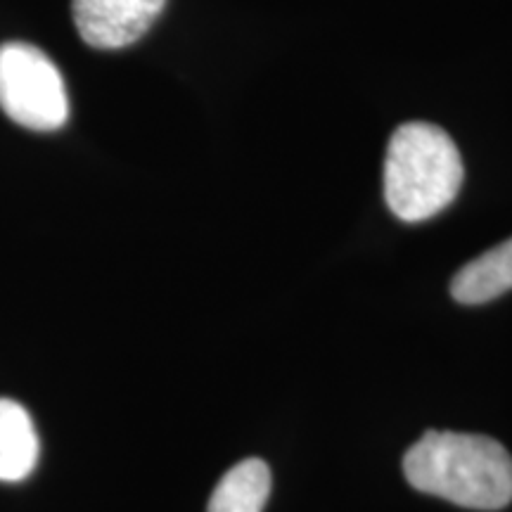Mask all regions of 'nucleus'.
I'll list each match as a JSON object with an SVG mask.
<instances>
[{"mask_svg":"<svg viewBox=\"0 0 512 512\" xmlns=\"http://www.w3.org/2000/svg\"><path fill=\"white\" fill-rule=\"evenodd\" d=\"M413 489L472 510H501L512 501V456L484 434L425 432L403 456Z\"/></svg>","mask_w":512,"mask_h":512,"instance_id":"nucleus-1","label":"nucleus"},{"mask_svg":"<svg viewBox=\"0 0 512 512\" xmlns=\"http://www.w3.org/2000/svg\"><path fill=\"white\" fill-rule=\"evenodd\" d=\"M463 178V159L444 128L411 121L389 138L384 200L401 221L420 223L441 214L458 197Z\"/></svg>","mask_w":512,"mask_h":512,"instance_id":"nucleus-2","label":"nucleus"},{"mask_svg":"<svg viewBox=\"0 0 512 512\" xmlns=\"http://www.w3.org/2000/svg\"><path fill=\"white\" fill-rule=\"evenodd\" d=\"M0 107L19 126L55 131L69 117L67 88L53 60L29 43L0 46Z\"/></svg>","mask_w":512,"mask_h":512,"instance_id":"nucleus-3","label":"nucleus"},{"mask_svg":"<svg viewBox=\"0 0 512 512\" xmlns=\"http://www.w3.org/2000/svg\"><path fill=\"white\" fill-rule=\"evenodd\" d=\"M166 0H74V24L88 46L119 50L136 43L162 15Z\"/></svg>","mask_w":512,"mask_h":512,"instance_id":"nucleus-4","label":"nucleus"},{"mask_svg":"<svg viewBox=\"0 0 512 512\" xmlns=\"http://www.w3.org/2000/svg\"><path fill=\"white\" fill-rule=\"evenodd\" d=\"M512 290V238L465 264L451 280V294L460 304H486Z\"/></svg>","mask_w":512,"mask_h":512,"instance_id":"nucleus-5","label":"nucleus"},{"mask_svg":"<svg viewBox=\"0 0 512 512\" xmlns=\"http://www.w3.org/2000/svg\"><path fill=\"white\" fill-rule=\"evenodd\" d=\"M38 463V437L22 403L0 399V482L27 479Z\"/></svg>","mask_w":512,"mask_h":512,"instance_id":"nucleus-6","label":"nucleus"},{"mask_svg":"<svg viewBox=\"0 0 512 512\" xmlns=\"http://www.w3.org/2000/svg\"><path fill=\"white\" fill-rule=\"evenodd\" d=\"M271 496V470L264 460L247 458L223 475L207 512H261Z\"/></svg>","mask_w":512,"mask_h":512,"instance_id":"nucleus-7","label":"nucleus"}]
</instances>
